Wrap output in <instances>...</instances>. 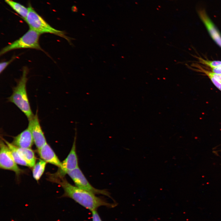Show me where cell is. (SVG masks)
I'll list each match as a JSON object with an SVG mask.
<instances>
[{"instance_id":"cell-13","label":"cell","mask_w":221,"mask_h":221,"mask_svg":"<svg viewBox=\"0 0 221 221\" xmlns=\"http://www.w3.org/2000/svg\"><path fill=\"white\" fill-rule=\"evenodd\" d=\"M5 1L25 20L28 13V8L12 0H5Z\"/></svg>"},{"instance_id":"cell-11","label":"cell","mask_w":221,"mask_h":221,"mask_svg":"<svg viewBox=\"0 0 221 221\" xmlns=\"http://www.w3.org/2000/svg\"><path fill=\"white\" fill-rule=\"evenodd\" d=\"M33 142L31 131L28 127L14 137L11 143L18 148H30Z\"/></svg>"},{"instance_id":"cell-21","label":"cell","mask_w":221,"mask_h":221,"mask_svg":"<svg viewBox=\"0 0 221 221\" xmlns=\"http://www.w3.org/2000/svg\"><path fill=\"white\" fill-rule=\"evenodd\" d=\"M212 68V72L216 74L221 75V67L215 68Z\"/></svg>"},{"instance_id":"cell-14","label":"cell","mask_w":221,"mask_h":221,"mask_svg":"<svg viewBox=\"0 0 221 221\" xmlns=\"http://www.w3.org/2000/svg\"><path fill=\"white\" fill-rule=\"evenodd\" d=\"M2 139L9 148L14 160L16 164L29 167L26 162L20 155L17 150V147L11 143H9L4 139L2 138Z\"/></svg>"},{"instance_id":"cell-1","label":"cell","mask_w":221,"mask_h":221,"mask_svg":"<svg viewBox=\"0 0 221 221\" xmlns=\"http://www.w3.org/2000/svg\"><path fill=\"white\" fill-rule=\"evenodd\" d=\"M64 189V192L62 197H68L91 211L99 207L104 206L113 208L116 206V203H110L103 198L98 197L95 194L72 185L64 178L56 180Z\"/></svg>"},{"instance_id":"cell-18","label":"cell","mask_w":221,"mask_h":221,"mask_svg":"<svg viewBox=\"0 0 221 221\" xmlns=\"http://www.w3.org/2000/svg\"><path fill=\"white\" fill-rule=\"evenodd\" d=\"M200 69L202 72L204 73H208L214 77L217 80L221 83V75L215 74L212 72L208 71L203 69L202 68H200Z\"/></svg>"},{"instance_id":"cell-17","label":"cell","mask_w":221,"mask_h":221,"mask_svg":"<svg viewBox=\"0 0 221 221\" xmlns=\"http://www.w3.org/2000/svg\"><path fill=\"white\" fill-rule=\"evenodd\" d=\"M17 56H13L10 60L7 61L2 62L0 63V73L1 74L7 67L16 58Z\"/></svg>"},{"instance_id":"cell-4","label":"cell","mask_w":221,"mask_h":221,"mask_svg":"<svg viewBox=\"0 0 221 221\" xmlns=\"http://www.w3.org/2000/svg\"><path fill=\"white\" fill-rule=\"evenodd\" d=\"M41 34L36 31L29 29L20 38L3 47L0 51V56L16 49L32 48L42 51L39 42Z\"/></svg>"},{"instance_id":"cell-12","label":"cell","mask_w":221,"mask_h":221,"mask_svg":"<svg viewBox=\"0 0 221 221\" xmlns=\"http://www.w3.org/2000/svg\"><path fill=\"white\" fill-rule=\"evenodd\" d=\"M17 150L22 158L30 167H33L36 164V158L33 151L30 148H20Z\"/></svg>"},{"instance_id":"cell-5","label":"cell","mask_w":221,"mask_h":221,"mask_svg":"<svg viewBox=\"0 0 221 221\" xmlns=\"http://www.w3.org/2000/svg\"><path fill=\"white\" fill-rule=\"evenodd\" d=\"M67 174L77 187L95 194H102L111 198L110 194L106 190L98 189L92 186L79 167L69 171Z\"/></svg>"},{"instance_id":"cell-20","label":"cell","mask_w":221,"mask_h":221,"mask_svg":"<svg viewBox=\"0 0 221 221\" xmlns=\"http://www.w3.org/2000/svg\"><path fill=\"white\" fill-rule=\"evenodd\" d=\"M92 221H102L97 210L91 211Z\"/></svg>"},{"instance_id":"cell-3","label":"cell","mask_w":221,"mask_h":221,"mask_svg":"<svg viewBox=\"0 0 221 221\" xmlns=\"http://www.w3.org/2000/svg\"><path fill=\"white\" fill-rule=\"evenodd\" d=\"M28 9V13L25 21L29 29L41 34L49 33L55 35L65 39L70 45H72L71 41L74 40L73 38L67 36L66 33L64 31L57 30L51 26L31 6H29Z\"/></svg>"},{"instance_id":"cell-16","label":"cell","mask_w":221,"mask_h":221,"mask_svg":"<svg viewBox=\"0 0 221 221\" xmlns=\"http://www.w3.org/2000/svg\"><path fill=\"white\" fill-rule=\"evenodd\" d=\"M199 62L211 68L221 67V61H210L204 60L202 58H199Z\"/></svg>"},{"instance_id":"cell-8","label":"cell","mask_w":221,"mask_h":221,"mask_svg":"<svg viewBox=\"0 0 221 221\" xmlns=\"http://www.w3.org/2000/svg\"><path fill=\"white\" fill-rule=\"evenodd\" d=\"M37 112L32 119L29 120L28 127L31 131L36 147L38 149L47 143L41 127Z\"/></svg>"},{"instance_id":"cell-6","label":"cell","mask_w":221,"mask_h":221,"mask_svg":"<svg viewBox=\"0 0 221 221\" xmlns=\"http://www.w3.org/2000/svg\"><path fill=\"white\" fill-rule=\"evenodd\" d=\"M0 168L13 171L19 175L22 171L14 161L9 148L2 139L0 140Z\"/></svg>"},{"instance_id":"cell-15","label":"cell","mask_w":221,"mask_h":221,"mask_svg":"<svg viewBox=\"0 0 221 221\" xmlns=\"http://www.w3.org/2000/svg\"><path fill=\"white\" fill-rule=\"evenodd\" d=\"M46 162L42 159H40L33 167L32 173L34 178L38 181L43 175L45 168Z\"/></svg>"},{"instance_id":"cell-7","label":"cell","mask_w":221,"mask_h":221,"mask_svg":"<svg viewBox=\"0 0 221 221\" xmlns=\"http://www.w3.org/2000/svg\"><path fill=\"white\" fill-rule=\"evenodd\" d=\"M75 135L71 150L66 158L62 162V166L56 176L59 178H64L68 172L79 167L78 157L76 151L77 136L76 128H75Z\"/></svg>"},{"instance_id":"cell-10","label":"cell","mask_w":221,"mask_h":221,"mask_svg":"<svg viewBox=\"0 0 221 221\" xmlns=\"http://www.w3.org/2000/svg\"><path fill=\"white\" fill-rule=\"evenodd\" d=\"M38 152L41 158L46 163L54 165L59 168H61L62 162L47 143L38 149Z\"/></svg>"},{"instance_id":"cell-2","label":"cell","mask_w":221,"mask_h":221,"mask_svg":"<svg viewBox=\"0 0 221 221\" xmlns=\"http://www.w3.org/2000/svg\"><path fill=\"white\" fill-rule=\"evenodd\" d=\"M29 69L26 67L22 69V75L18 81L16 86L13 89L12 95L8 101L14 104L29 120L33 117L26 89Z\"/></svg>"},{"instance_id":"cell-19","label":"cell","mask_w":221,"mask_h":221,"mask_svg":"<svg viewBox=\"0 0 221 221\" xmlns=\"http://www.w3.org/2000/svg\"><path fill=\"white\" fill-rule=\"evenodd\" d=\"M205 74L208 77L215 87L221 91V83L217 80L210 75L206 73Z\"/></svg>"},{"instance_id":"cell-9","label":"cell","mask_w":221,"mask_h":221,"mask_svg":"<svg viewBox=\"0 0 221 221\" xmlns=\"http://www.w3.org/2000/svg\"><path fill=\"white\" fill-rule=\"evenodd\" d=\"M198 13L200 18L205 26L211 37L221 48V35L209 17L204 10H199Z\"/></svg>"}]
</instances>
